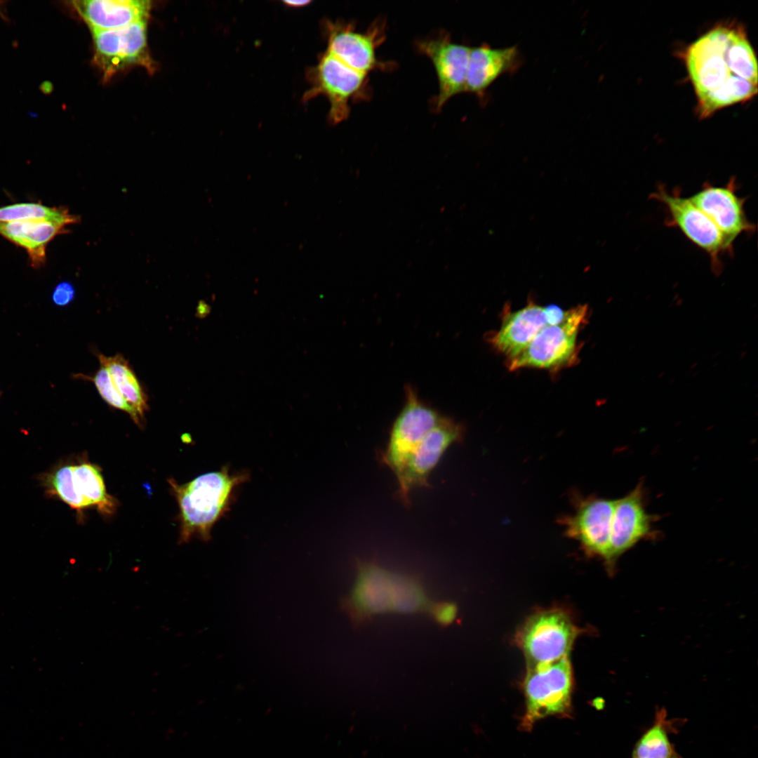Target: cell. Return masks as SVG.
<instances>
[{"label": "cell", "instance_id": "6da1fadb", "mask_svg": "<svg viewBox=\"0 0 758 758\" xmlns=\"http://www.w3.org/2000/svg\"><path fill=\"white\" fill-rule=\"evenodd\" d=\"M684 61L702 119L757 93V57L740 25L728 23L710 29L687 48Z\"/></svg>", "mask_w": 758, "mask_h": 758}, {"label": "cell", "instance_id": "7a4b0ae2", "mask_svg": "<svg viewBox=\"0 0 758 758\" xmlns=\"http://www.w3.org/2000/svg\"><path fill=\"white\" fill-rule=\"evenodd\" d=\"M248 478L246 472L231 473L228 466H223L182 484L169 479L180 509L179 542L187 543L194 537L210 540L213 526L230 510L235 489Z\"/></svg>", "mask_w": 758, "mask_h": 758}, {"label": "cell", "instance_id": "3957f363", "mask_svg": "<svg viewBox=\"0 0 758 758\" xmlns=\"http://www.w3.org/2000/svg\"><path fill=\"white\" fill-rule=\"evenodd\" d=\"M523 686L526 707L521 726L524 730H531L545 717L571 714L573 677L568 656L528 667Z\"/></svg>", "mask_w": 758, "mask_h": 758}, {"label": "cell", "instance_id": "277c9868", "mask_svg": "<svg viewBox=\"0 0 758 758\" xmlns=\"http://www.w3.org/2000/svg\"><path fill=\"white\" fill-rule=\"evenodd\" d=\"M310 88L304 101L324 95L329 102L328 119L333 124L346 120L350 102L365 101L371 95L368 74L357 71L325 51L308 72Z\"/></svg>", "mask_w": 758, "mask_h": 758}, {"label": "cell", "instance_id": "5b68a950", "mask_svg": "<svg viewBox=\"0 0 758 758\" xmlns=\"http://www.w3.org/2000/svg\"><path fill=\"white\" fill-rule=\"evenodd\" d=\"M587 305L566 310L562 319L547 325L517 356L507 359L512 371L523 368L556 369L568 365L577 354V338L587 320Z\"/></svg>", "mask_w": 758, "mask_h": 758}, {"label": "cell", "instance_id": "8992f818", "mask_svg": "<svg viewBox=\"0 0 758 758\" xmlns=\"http://www.w3.org/2000/svg\"><path fill=\"white\" fill-rule=\"evenodd\" d=\"M650 197L663 204L668 218L667 225L676 227L696 246L708 254L714 272L722 270L720 255L731 253L730 244L712 221L689 197H684L679 190H667L660 185Z\"/></svg>", "mask_w": 758, "mask_h": 758}, {"label": "cell", "instance_id": "52a82bcc", "mask_svg": "<svg viewBox=\"0 0 758 758\" xmlns=\"http://www.w3.org/2000/svg\"><path fill=\"white\" fill-rule=\"evenodd\" d=\"M326 51L350 67L368 74L373 71L392 70L394 63L383 61L377 48L386 38V22L377 19L364 32H358L353 22H325Z\"/></svg>", "mask_w": 758, "mask_h": 758}, {"label": "cell", "instance_id": "ba28073f", "mask_svg": "<svg viewBox=\"0 0 758 758\" xmlns=\"http://www.w3.org/2000/svg\"><path fill=\"white\" fill-rule=\"evenodd\" d=\"M147 20L112 30L91 31L94 47V62L103 78L109 79L117 73L133 66L148 72L154 69L148 49Z\"/></svg>", "mask_w": 758, "mask_h": 758}, {"label": "cell", "instance_id": "9c48e42d", "mask_svg": "<svg viewBox=\"0 0 758 758\" xmlns=\"http://www.w3.org/2000/svg\"><path fill=\"white\" fill-rule=\"evenodd\" d=\"M443 415L424 403L411 386L405 387V403L392 427L383 463L397 477L427 434Z\"/></svg>", "mask_w": 758, "mask_h": 758}, {"label": "cell", "instance_id": "30bf717a", "mask_svg": "<svg viewBox=\"0 0 758 758\" xmlns=\"http://www.w3.org/2000/svg\"><path fill=\"white\" fill-rule=\"evenodd\" d=\"M578 630L560 610L540 612L524 627L520 642L528 667L554 662L568 656Z\"/></svg>", "mask_w": 758, "mask_h": 758}, {"label": "cell", "instance_id": "8fae6325", "mask_svg": "<svg viewBox=\"0 0 758 758\" xmlns=\"http://www.w3.org/2000/svg\"><path fill=\"white\" fill-rule=\"evenodd\" d=\"M415 47L435 69L438 93L432 106L439 112L451 98L466 91L470 47L453 42L444 31L417 40Z\"/></svg>", "mask_w": 758, "mask_h": 758}, {"label": "cell", "instance_id": "7c38bea8", "mask_svg": "<svg viewBox=\"0 0 758 758\" xmlns=\"http://www.w3.org/2000/svg\"><path fill=\"white\" fill-rule=\"evenodd\" d=\"M574 513L561 517L559 523L566 537L577 540L590 556L606 560L610 543L615 500L594 495H573Z\"/></svg>", "mask_w": 758, "mask_h": 758}, {"label": "cell", "instance_id": "4fadbf2b", "mask_svg": "<svg viewBox=\"0 0 758 758\" xmlns=\"http://www.w3.org/2000/svg\"><path fill=\"white\" fill-rule=\"evenodd\" d=\"M463 434L461 424L444 415L423 439L396 477L399 485L397 496L405 505H409V495L413 488L429 486L430 474L448 448L459 442Z\"/></svg>", "mask_w": 758, "mask_h": 758}, {"label": "cell", "instance_id": "5bb4252c", "mask_svg": "<svg viewBox=\"0 0 758 758\" xmlns=\"http://www.w3.org/2000/svg\"><path fill=\"white\" fill-rule=\"evenodd\" d=\"M658 517L647 512L646 493L639 482L629 493L615 500L609 550L605 562L612 569L618 557L642 540L656 539L653 524Z\"/></svg>", "mask_w": 758, "mask_h": 758}, {"label": "cell", "instance_id": "9a60e30c", "mask_svg": "<svg viewBox=\"0 0 758 758\" xmlns=\"http://www.w3.org/2000/svg\"><path fill=\"white\" fill-rule=\"evenodd\" d=\"M736 187L735 178H731L726 185L722 186L706 182L700 190L689 197L712 221L732 246L738 236L751 232L754 229L745 211V199L738 195Z\"/></svg>", "mask_w": 758, "mask_h": 758}, {"label": "cell", "instance_id": "2e32d148", "mask_svg": "<svg viewBox=\"0 0 758 758\" xmlns=\"http://www.w3.org/2000/svg\"><path fill=\"white\" fill-rule=\"evenodd\" d=\"M566 311L555 305L543 307L531 302L505 315L498 331L489 342L507 359L520 354L547 325L560 321Z\"/></svg>", "mask_w": 758, "mask_h": 758}, {"label": "cell", "instance_id": "e0dca14e", "mask_svg": "<svg viewBox=\"0 0 758 758\" xmlns=\"http://www.w3.org/2000/svg\"><path fill=\"white\" fill-rule=\"evenodd\" d=\"M353 589L343 608L354 625L360 627L375 615L391 612L390 572L371 561L357 562Z\"/></svg>", "mask_w": 758, "mask_h": 758}, {"label": "cell", "instance_id": "ac0fdd59", "mask_svg": "<svg viewBox=\"0 0 758 758\" xmlns=\"http://www.w3.org/2000/svg\"><path fill=\"white\" fill-rule=\"evenodd\" d=\"M72 4L91 31L117 29L148 20L152 8V2L145 0H84Z\"/></svg>", "mask_w": 758, "mask_h": 758}, {"label": "cell", "instance_id": "d6986e66", "mask_svg": "<svg viewBox=\"0 0 758 758\" xmlns=\"http://www.w3.org/2000/svg\"><path fill=\"white\" fill-rule=\"evenodd\" d=\"M521 63L517 47L492 48L487 45L470 48L466 91L477 95L500 76L515 71Z\"/></svg>", "mask_w": 758, "mask_h": 758}, {"label": "cell", "instance_id": "ffe728a7", "mask_svg": "<svg viewBox=\"0 0 758 758\" xmlns=\"http://www.w3.org/2000/svg\"><path fill=\"white\" fill-rule=\"evenodd\" d=\"M65 225L48 220H20L0 222V234L25 248L31 265L45 264L46 246L56 236L68 232Z\"/></svg>", "mask_w": 758, "mask_h": 758}, {"label": "cell", "instance_id": "44dd1931", "mask_svg": "<svg viewBox=\"0 0 758 758\" xmlns=\"http://www.w3.org/2000/svg\"><path fill=\"white\" fill-rule=\"evenodd\" d=\"M391 612L401 614L429 613L432 602L419 578L390 572Z\"/></svg>", "mask_w": 758, "mask_h": 758}, {"label": "cell", "instance_id": "7402d4cb", "mask_svg": "<svg viewBox=\"0 0 758 758\" xmlns=\"http://www.w3.org/2000/svg\"><path fill=\"white\" fill-rule=\"evenodd\" d=\"M98 359L107 369L117 389L142 418L148 409L147 397L128 361L120 354L112 357L100 354Z\"/></svg>", "mask_w": 758, "mask_h": 758}, {"label": "cell", "instance_id": "603a6c76", "mask_svg": "<svg viewBox=\"0 0 758 758\" xmlns=\"http://www.w3.org/2000/svg\"><path fill=\"white\" fill-rule=\"evenodd\" d=\"M664 709L658 710L653 725L636 743L632 758H675L678 756L669 738L670 724Z\"/></svg>", "mask_w": 758, "mask_h": 758}, {"label": "cell", "instance_id": "cb8c5ba5", "mask_svg": "<svg viewBox=\"0 0 758 758\" xmlns=\"http://www.w3.org/2000/svg\"><path fill=\"white\" fill-rule=\"evenodd\" d=\"M20 220H48L64 225L78 223L80 218L63 207H49L41 203H18L0 207V222Z\"/></svg>", "mask_w": 758, "mask_h": 758}, {"label": "cell", "instance_id": "d4e9b609", "mask_svg": "<svg viewBox=\"0 0 758 758\" xmlns=\"http://www.w3.org/2000/svg\"><path fill=\"white\" fill-rule=\"evenodd\" d=\"M90 380L95 385L102 399L109 406L125 411L137 425H141V417L136 410L125 399L114 385L107 369L102 364L93 377L77 375Z\"/></svg>", "mask_w": 758, "mask_h": 758}, {"label": "cell", "instance_id": "484cf974", "mask_svg": "<svg viewBox=\"0 0 758 758\" xmlns=\"http://www.w3.org/2000/svg\"><path fill=\"white\" fill-rule=\"evenodd\" d=\"M458 612L457 606L451 601L433 603L428 613L432 619L442 627L453 623Z\"/></svg>", "mask_w": 758, "mask_h": 758}, {"label": "cell", "instance_id": "4316f807", "mask_svg": "<svg viewBox=\"0 0 758 758\" xmlns=\"http://www.w3.org/2000/svg\"><path fill=\"white\" fill-rule=\"evenodd\" d=\"M75 296L74 286L69 281H62L55 286L52 300L58 306H67L72 302Z\"/></svg>", "mask_w": 758, "mask_h": 758}, {"label": "cell", "instance_id": "83f0119b", "mask_svg": "<svg viewBox=\"0 0 758 758\" xmlns=\"http://www.w3.org/2000/svg\"><path fill=\"white\" fill-rule=\"evenodd\" d=\"M211 312V306L204 300H200L197 307L196 316L199 319H204Z\"/></svg>", "mask_w": 758, "mask_h": 758}, {"label": "cell", "instance_id": "f1b7e54d", "mask_svg": "<svg viewBox=\"0 0 758 758\" xmlns=\"http://www.w3.org/2000/svg\"><path fill=\"white\" fill-rule=\"evenodd\" d=\"M284 4L291 7H302L310 3V1H284Z\"/></svg>", "mask_w": 758, "mask_h": 758}, {"label": "cell", "instance_id": "f546056e", "mask_svg": "<svg viewBox=\"0 0 758 758\" xmlns=\"http://www.w3.org/2000/svg\"><path fill=\"white\" fill-rule=\"evenodd\" d=\"M675 758H680V757H679V756L678 755V756H677V757H676Z\"/></svg>", "mask_w": 758, "mask_h": 758}, {"label": "cell", "instance_id": "4dcf8cb0", "mask_svg": "<svg viewBox=\"0 0 758 758\" xmlns=\"http://www.w3.org/2000/svg\"><path fill=\"white\" fill-rule=\"evenodd\" d=\"M0 395H1V392H0Z\"/></svg>", "mask_w": 758, "mask_h": 758}]
</instances>
